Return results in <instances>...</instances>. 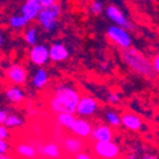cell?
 I'll return each mask as SVG.
<instances>
[{
  "label": "cell",
  "mask_w": 159,
  "mask_h": 159,
  "mask_svg": "<svg viewBox=\"0 0 159 159\" xmlns=\"http://www.w3.org/2000/svg\"><path fill=\"white\" fill-rule=\"evenodd\" d=\"M79 98V92L71 85H59L55 89V96L50 99V108L56 115L61 112L75 113Z\"/></svg>",
  "instance_id": "obj_1"
},
{
  "label": "cell",
  "mask_w": 159,
  "mask_h": 159,
  "mask_svg": "<svg viewBox=\"0 0 159 159\" xmlns=\"http://www.w3.org/2000/svg\"><path fill=\"white\" fill-rule=\"evenodd\" d=\"M122 50H124L122 51V60L132 70H135L140 75L148 76V78L155 76L157 73L153 69L152 61L148 60L147 56H145L143 52H140L136 48H132L131 46L127 48H122Z\"/></svg>",
  "instance_id": "obj_2"
},
{
  "label": "cell",
  "mask_w": 159,
  "mask_h": 159,
  "mask_svg": "<svg viewBox=\"0 0 159 159\" xmlns=\"http://www.w3.org/2000/svg\"><path fill=\"white\" fill-rule=\"evenodd\" d=\"M61 14V7L57 3L42 7L36 19L46 32H52L57 27V19Z\"/></svg>",
  "instance_id": "obj_3"
},
{
  "label": "cell",
  "mask_w": 159,
  "mask_h": 159,
  "mask_svg": "<svg viewBox=\"0 0 159 159\" xmlns=\"http://www.w3.org/2000/svg\"><path fill=\"white\" fill-rule=\"evenodd\" d=\"M107 36L113 43L120 46L121 48H127L132 45V38L130 33L126 31V28L121 27V25H110L107 30Z\"/></svg>",
  "instance_id": "obj_4"
},
{
  "label": "cell",
  "mask_w": 159,
  "mask_h": 159,
  "mask_svg": "<svg viewBox=\"0 0 159 159\" xmlns=\"http://www.w3.org/2000/svg\"><path fill=\"white\" fill-rule=\"evenodd\" d=\"M93 152L97 157L104 159H113L120 155V148L116 143L111 141H97L93 145Z\"/></svg>",
  "instance_id": "obj_5"
},
{
  "label": "cell",
  "mask_w": 159,
  "mask_h": 159,
  "mask_svg": "<svg viewBox=\"0 0 159 159\" xmlns=\"http://www.w3.org/2000/svg\"><path fill=\"white\" fill-rule=\"evenodd\" d=\"M97 110H98V102L93 97L84 96L79 98L76 108H75V113L80 117H89L92 115H94Z\"/></svg>",
  "instance_id": "obj_6"
},
{
  "label": "cell",
  "mask_w": 159,
  "mask_h": 159,
  "mask_svg": "<svg viewBox=\"0 0 159 159\" xmlns=\"http://www.w3.org/2000/svg\"><path fill=\"white\" fill-rule=\"evenodd\" d=\"M7 78L10 83L16 85H22L27 82V70L23 65L13 64L7 69Z\"/></svg>",
  "instance_id": "obj_7"
},
{
  "label": "cell",
  "mask_w": 159,
  "mask_h": 159,
  "mask_svg": "<svg viewBox=\"0 0 159 159\" xmlns=\"http://www.w3.org/2000/svg\"><path fill=\"white\" fill-rule=\"evenodd\" d=\"M30 61L37 66L46 65L50 61L48 47L46 45H33L30 51Z\"/></svg>",
  "instance_id": "obj_8"
},
{
  "label": "cell",
  "mask_w": 159,
  "mask_h": 159,
  "mask_svg": "<svg viewBox=\"0 0 159 159\" xmlns=\"http://www.w3.org/2000/svg\"><path fill=\"white\" fill-rule=\"evenodd\" d=\"M106 14H107V17L117 25H121V27L124 28H132L134 25H132L129 19L125 17V14L122 13V10L120 8H117L115 5H108L107 8H106Z\"/></svg>",
  "instance_id": "obj_9"
},
{
  "label": "cell",
  "mask_w": 159,
  "mask_h": 159,
  "mask_svg": "<svg viewBox=\"0 0 159 159\" xmlns=\"http://www.w3.org/2000/svg\"><path fill=\"white\" fill-rule=\"evenodd\" d=\"M71 130V132L78 136V138H88L90 136V132H92V125L89 121L84 120V118H75L74 122L71 124V126L69 127Z\"/></svg>",
  "instance_id": "obj_10"
},
{
  "label": "cell",
  "mask_w": 159,
  "mask_h": 159,
  "mask_svg": "<svg viewBox=\"0 0 159 159\" xmlns=\"http://www.w3.org/2000/svg\"><path fill=\"white\" fill-rule=\"evenodd\" d=\"M48 57L51 61L54 62H60V61H65L69 57V51L66 48V46L61 42H56L54 45H51V47H48Z\"/></svg>",
  "instance_id": "obj_11"
},
{
  "label": "cell",
  "mask_w": 159,
  "mask_h": 159,
  "mask_svg": "<svg viewBox=\"0 0 159 159\" xmlns=\"http://www.w3.org/2000/svg\"><path fill=\"white\" fill-rule=\"evenodd\" d=\"M41 9H42V5L38 0H27L20 9V14L31 22V20L37 18L38 13Z\"/></svg>",
  "instance_id": "obj_12"
},
{
  "label": "cell",
  "mask_w": 159,
  "mask_h": 159,
  "mask_svg": "<svg viewBox=\"0 0 159 159\" xmlns=\"http://www.w3.org/2000/svg\"><path fill=\"white\" fill-rule=\"evenodd\" d=\"M92 138L96 141H111L113 139V132L107 125H98L92 129Z\"/></svg>",
  "instance_id": "obj_13"
},
{
  "label": "cell",
  "mask_w": 159,
  "mask_h": 159,
  "mask_svg": "<svg viewBox=\"0 0 159 159\" xmlns=\"http://www.w3.org/2000/svg\"><path fill=\"white\" fill-rule=\"evenodd\" d=\"M121 124L131 131H139L143 126L141 118L134 113H124L121 117Z\"/></svg>",
  "instance_id": "obj_14"
},
{
  "label": "cell",
  "mask_w": 159,
  "mask_h": 159,
  "mask_svg": "<svg viewBox=\"0 0 159 159\" xmlns=\"http://www.w3.org/2000/svg\"><path fill=\"white\" fill-rule=\"evenodd\" d=\"M62 147L68 153H71V154L75 155L76 153L83 150L84 143H83L82 139H79V138H66L62 141Z\"/></svg>",
  "instance_id": "obj_15"
},
{
  "label": "cell",
  "mask_w": 159,
  "mask_h": 159,
  "mask_svg": "<svg viewBox=\"0 0 159 159\" xmlns=\"http://www.w3.org/2000/svg\"><path fill=\"white\" fill-rule=\"evenodd\" d=\"M37 152L42 157H46V158H60V155H61L60 147L54 141L47 143L45 145H41Z\"/></svg>",
  "instance_id": "obj_16"
},
{
  "label": "cell",
  "mask_w": 159,
  "mask_h": 159,
  "mask_svg": "<svg viewBox=\"0 0 159 159\" xmlns=\"http://www.w3.org/2000/svg\"><path fill=\"white\" fill-rule=\"evenodd\" d=\"M5 96H7V99L10 102V103H14V104H19L24 101V92L20 87L18 85H13V87H9L7 88L5 90Z\"/></svg>",
  "instance_id": "obj_17"
},
{
  "label": "cell",
  "mask_w": 159,
  "mask_h": 159,
  "mask_svg": "<svg viewBox=\"0 0 159 159\" xmlns=\"http://www.w3.org/2000/svg\"><path fill=\"white\" fill-rule=\"evenodd\" d=\"M47 83H48V74H47V71H46L43 68H41V66H39V69H38V70L34 73V75H33L32 84H33L34 88L41 89V88H43Z\"/></svg>",
  "instance_id": "obj_18"
},
{
  "label": "cell",
  "mask_w": 159,
  "mask_h": 159,
  "mask_svg": "<svg viewBox=\"0 0 159 159\" xmlns=\"http://www.w3.org/2000/svg\"><path fill=\"white\" fill-rule=\"evenodd\" d=\"M17 153L24 158H34L37 155V149L31 144H18L17 145Z\"/></svg>",
  "instance_id": "obj_19"
},
{
  "label": "cell",
  "mask_w": 159,
  "mask_h": 159,
  "mask_svg": "<svg viewBox=\"0 0 159 159\" xmlns=\"http://www.w3.org/2000/svg\"><path fill=\"white\" fill-rule=\"evenodd\" d=\"M75 116L74 113H69V112H61V113H57V117H56V121L59 125L64 126V127H70L71 124L74 122L75 120Z\"/></svg>",
  "instance_id": "obj_20"
},
{
  "label": "cell",
  "mask_w": 159,
  "mask_h": 159,
  "mask_svg": "<svg viewBox=\"0 0 159 159\" xmlns=\"http://www.w3.org/2000/svg\"><path fill=\"white\" fill-rule=\"evenodd\" d=\"M30 23V20L25 18V17H23L22 14H18V16H13V17H10V19H9V24H10V27H13V28H16V30H19V28H23V27H25Z\"/></svg>",
  "instance_id": "obj_21"
},
{
  "label": "cell",
  "mask_w": 159,
  "mask_h": 159,
  "mask_svg": "<svg viewBox=\"0 0 159 159\" xmlns=\"http://www.w3.org/2000/svg\"><path fill=\"white\" fill-rule=\"evenodd\" d=\"M24 122H23V120L20 117H18L17 115H9L8 113V116H7V118H5V121H4V126H7V127H19V126H22Z\"/></svg>",
  "instance_id": "obj_22"
},
{
  "label": "cell",
  "mask_w": 159,
  "mask_h": 159,
  "mask_svg": "<svg viewBox=\"0 0 159 159\" xmlns=\"http://www.w3.org/2000/svg\"><path fill=\"white\" fill-rule=\"evenodd\" d=\"M37 38H38V33H37V28L36 27H31L28 28L27 31H25L24 33V39L25 42H27L28 45L33 46L37 43Z\"/></svg>",
  "instance_id": "obj_23"
},
{
  "label": "cell",
  "mask_w": 159,
  "mask_h": 159,
  "mask_svg": "<svg viewBox=\"0 0 159 159\" xmlns=\"http://www.w3.org/2000/svg\"><path fill=\"white\" fill-rule=\"evenodd\" d=\"M106 120L112 126H120L121 125V117L118 116L115 111H107L106 112Z\"/></svg>",
  "instance_id": "obj_24"
},
{
  "label": "cell",
  "mask_w": 159,
  "mask_h": 159,
  "mask_svg": "<svg viewBox=\"0 0 159 159\" xmlns=\"http://www.w3.org/2000/svg\"><path fill=\"white\" fill-rule=\"evenodd\" d=\"M90 10L93 14H101L103 11V4L101 2H98V0H94V2L90 4Z\"/></svg>",
  "instance_id": "obj_25"
},
{
  "label": "cell",
  "mask_w": 159,
  "mask_h": 159,
  "mask_svg": "<svg viewBox=\"0 0 159 159\" xmlns=\"http://www.w3.org/2000/svg\"><path fill=\"white\" fill-rule=\"evenodd\" d=\"M107 101L112 104H117V103H120V96L117 93H115V92H110L108 96H107Z\"/></svg>",
  "instance_id": "obj_26"
},
{
  "label": "cell",
  "mask_w": 159,
  "mask_h": 159,
  "mask_svg": "<svg viewBox=\"0 0 159 159\" xmlns=\"http://www.w3.org/2000/svg\"><path fill=\"white\" fill-rule=\"evenodd\" d=\"M10 134L7 126H4L3 124H0V139H9Z\"/></svg>",
  "instance_id": "obj_27"
},
{
  "label": "cell",
  "mask_w": 159,
  "mask_h": 159,
  "mask_svg": "<svg viewBox=\"0 0 159 159\" xmlns=\"http://www.w3.org/2000/svg\"><path fill=\"white\" fill-rule=\"evenodd\" d=\"M9 149H10V147H9L7 139H0V153L7 154L9 152Z\"/></svg>",
  "instance_id": "obj_28"
},
{
  "label": "cell",
  "mask_w": 159,
  "mask_h": 159,
  "mask_svg": "<svg viewBox=\"0 0 159 159\" xmlns=\"http://www.w3.org/2000/svg\"><path fill=\"white\" fill-rule=\"evenodd\" d=\"M75 158H76V159H90V158H92V155H90V154H88V153L79 152V153H76V154H75Z\"/></svg>",
  "instance_id": "obj_29"
},
{
  "label": "cell",
  "mask_w": 159,
  "mask_h": 159,
  "mask_svg": "<svg viewBox=\"0 0 159 159\" xmlns=\"http://www.w3.org/2000/svg\"><path fill=\"white\" fill-rule=\"evenodd\" d=\"M152 65H153V69L155 70V73H158L159 71V56L158 55L154 56V60H153Z\"/></svg>",
  "instance_id": "obj_30"
},
{
  "label": "cell",
  "mask_w": 159,
  "mask_h": 159,
  "mask_svg": "<svg viewBox=\"0 0 159 159\" xmlns=\"http://www.w3.org/2000/svg\"><path fill=\"white\" fill-rule=\"evenodd\" d=\"M7 116H8V111H5V110H0V124H4Z\"/></svg>",
  "instance_id": "obj_31"
},
{
  "label": "cell",
  "mask_w": 159,
  "mask_h": 159,
  "mask_svg": "<svg viewBox=\"0 0 159 159\" xmlns=\"http://www.w3.org/2000/svg\"><path fill=\"white\" fill-rule=\"evenodd\" d=\"M39 3H41L42 7H46V5H51L54 3H57V0H38Z\"/></svg>",
  "instance_id": "obj_32"
},
{
  "label": "cell",
  "mask_w": 159,
  "mask_h": 159,
  "mask_svg": "<svg viewBox=\"0 0 159 159\" xmlns=\"http://www.w3.org/2000/svg\"><path fill=\"white\" fill-rule=\"evenodd\" d=\"M3 39H4V38H3V33L0 32V45H3Z\"/></svg>",
  "instance_id": "obj_33"
},
{
  "label": "cell",
  "mask_w": 159,
  "mask_h": 159,
  "mask_svg": "<svg viewBox=\"0 0 159 159\" xmlns=\"http://www.w3.org/2000/svg\"><path fill=\"white\" fill-rule=\"evenodd\" d=\"M144 158H149V159H152V158H154L153 155H144Z\"/></svg>",
  "instance_id": "obj_34"
}]
</instances>
